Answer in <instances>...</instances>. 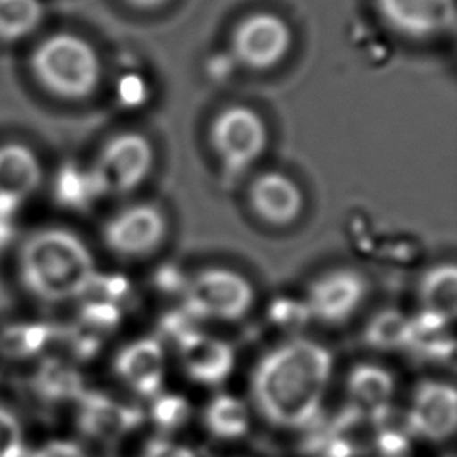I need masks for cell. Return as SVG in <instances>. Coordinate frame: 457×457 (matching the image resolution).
Wrapping results in <instances>:
<instances>
[{"instance_id":"52a82bcc","label":"cell","mask_w":457,"mask_h":457,"mask_svg":"<svg viewBox=\"0 0 457 457\" xmlns=\"http://www.w3.org/2000/svg\"><path fill=\"white\" fill-rule=\"evenodd\" d=\"M291 29L273 12H253L243 18L230 37V52L237 64L252 71L273 68L289 50Z\"/></svg>"},{"instance_id":"3957f363","label":"cell","mask_w":457,"mask_h":457,"mask_svg":"<svg viewBox=\"0 0 457 457\" xmlns=\"http://www.w3.org/2000/svg\"><path fill=\"white\" fill-rule=\"evenodd\" d=\"M29 66L37 84L62 100L87 98L102 75L96 50L71 32H55L41 39L30 52Z\"/></svg>"},{"instance_id":"d4e9b609","label":"cell","mask_w":457,"mask_h":457,"mask_svg":"<svg viewBox=\"0 0 457 457\" xmlns=\"http://www.w3.org/2000/svg\"><path fill=\"white\" fill-rule=\"evenodd\" d=\"M152 416L157 425L164 428H173L187 418V402L173 395L159 396L152 407Z\"/></svg>"},{"instance_id":"44dd1931","label":"cell","mask_w":457,"mask_h":457,"mask_svg":"<svg viewBox=\"0 0 457 457\" xmlns=\"http://www.w3.org/2000/svg\"><path fill=\"white\" fill-rule=\"evenodd\" d=\"M43 20L39 0H0V41L14 43L32 34Z\"/></svg>"},{"instance_id":"277c9868","label":"cell","mask_w":457,"mask_h":457,"mask_svg":"<svg viewBox=\"0 0 457 457\" xmlns=\"http://www.w3.org/2000/svg\"><path fill=\"white\" fill-rule=\"evenodd\" d=\"M154 166L152 143L137 132L111 137L87 171L95 196H121L139 187Z\"/></svg>"},{"instance_id":"603a6c76","label":"cell","mask_w":457,"mask_h":457,"mask_svg":"<svg viewBox=\"0 0 457 457\" xmlns=\"http://www.w3.org/2000/svg\"><path fill=\"white\" fill-rule=\"evenodd\" d=\"M57 195L62 202L71 204V205H80V204L87 202L91 196H95L87 171L80 173L75 168H66L59 175Z\"/></svg>"},{"instance_id":"e0dca14e","label":"cell","mask_w":457,"mask_h":457,"mask_svg":"<svg viewBox=\"0 0 457 457\" xmlns=\"http://www.w3.org/2000/svg\"><path fill=\"white\" fill-rule=\"evenodd\" d=\"M137 421V414L121 403L104 396H93L86 402L80 414L82 430L96 439L112 441L130 430Z\"/></svg>"},{"instance_id":"7402d4cb","label":"cell","mask_w":457,"mask_h":457,"mask_svg":"<svg viewBox=\"0 0 457 457\" xmlns=\"http://www.w3.org/2000/svg\"><path fill=\"white\" fill-rule=\"evenodd\" d=\"M48 330L43 325H16L0 336V352L7 357L32 355L45 346Z\"/></svg>"},{"instance_id":"2e32d148","label":"cell","mask_w":457,"mask_h":457,"mask_svg":"<svg viewBox=\"0 0 457 457\" xmlns=\"http://www.w3.org/2000/svg\"><path fill=\"white\" fill-rule=\"evenodd\" d=\"M346 391L353 409L373 420L389 407L395 395V378L382 366L359 364L348 373Z\"/></svg>"},{"instance_id":"f1b7e54d","label":"cell","mask_w":457,"mask_h":457,"mask_svg":"<svg viewBox=\"0 0 457 457\" xmlns=\"http://www.w3.org/2000/svg\"><path fill=\"white\" fill-rule=\"evenodd\" d=\"M125 2L137 9H154V7H159L161 4H164L166 0H125Z\"/></svg>"},{"instance_id":"9a60e30c","label":"cell","mask_w":457,"mask_h":457,"mask_svg":"<svg viewBox=\"0 0 457 457\" xmlns=\"http://www.w3.org/2000/svg\"><path fill=\"white\" fill-rule=\"evenodd\" d=\"M248 202L255 216L273 227L291 225L303 209L302 189L280 171L257 175L250 182Z\"/></svg>"},{"instance_id":"30bf717a","label":"cell","mask_w":457,"mask_h":457,"mask_svg":"<svg viewBox=\"0 0 457 457\" xmlns=\"http://www.w3.org/2000/svg\"><path fill=\"white\" fill-rule=\"evenodd\" d=\"M382 20L396 32L427 39L455 27V0H375Z\"/></svg>"},{"instance_id":"5bb4252c","label":"cell","mask_w":457,"mask_h":457,"mask_svg":"<svg viewBox=\"0 0 457 457\" xmlns=\"http://www.w3.org/2000/svg\"><path fill=\"white\" fill-rule=\"evenodd\" d=\"M43 171L36 154L21 143L0 145V218L11 220L39 187Z\"/></svg>"},{"instance_id":"7a4b0ae2","label":"cell","mask_w":457,"mask_h":457,"mask_svg":"<svg viewBox=\"0 0 457 457\" xmlns=\"http://www.w3.org/2000/svg\"><path fill=\"white\" fill-rule=\"evenodd\" d=\"M18 270L27 291L46 303L87 295L98 277L87 245L61 227L32 232L20 248Z\"/></svg>"},{"instance_id":"8fae6325","label":"cell","mask_w":457,"mask_h":457,"mask_svg":"<svg viewBox=\"0 0 457 457\" xmlns=\"http://www.w3.org/2000/svg\"><path fill=\"white\" fill-rule=\"evenodd\" d=\"M409 430L430 441L448 439L457 425V395L453 386L428 380L423 382L407 412Z\"/></svg>"},{"instance_id":"d6986e66","label":"cell","mask_w":457,"mask_h":457,"mask_svg":"<svg viewBox=\"0 0 457 457\" xmlns=\"http://www.w3.org/2000/svg\"><path fill=\"white\" fill-rule=\"evenodd\" d=\"M204 421L214 437L237 439L248 432L250 412L239 398L232 395H218L207 403Z\"/></svg>"},{"instance_id":"f546056e","label":"cell","mask_w":457,"mask_h":457,"mask_svg":"<svg viewBox=\"0 0 457 457\" xmlns=\"http://www.w3.org/2000/svg\"><path fill=\"white\" fill-rule=\"evenodd\" d=\"M7 221L9 220H4V218H0V246L9 239V227H7Z\"/></svg>"},{"instance_id":"83f0119b","label":"cell","mask_w":457,"mask_h":457,"mask_svg":"<svg viewBox=\"0 0 457 457\" xmlns=\"http://www.w3.org/2000/svg\"><path fill=\"white\" fill-rule=\"evenodd\" d=\"M120 93H121V96H123L125 102L134 104V102H139V100H141V96H143V93H145V87H143V82H141L137 77L130 75V77H127V79L121 82Z\"/></svg>"},{"instance_id":"8992f818","label":"cell","mask_w":457,"mask_h":457,"mask_svg":"<svg viewBox=\"0 0 457 457\" xmlns=\"http://www.w3.org/2000/svg\"><path fill=\"white\" fill-rule=\"evenodd\" d=\"M253 287L250 280L227 268H207L198 271L184 291L189 314L202 320L236 321L252 309Z\"/></svg>"},{"instance_id":"6da1fadb","label":"cell","mask_w":457,"mask_h":457,"mask_svg":"<svg viewBox=\"0 0 457 457\" xmlns=\"http://www.w3.org/2000/svg\"><path fill=\"white\" fill-rule=\"evenodd\" d=\"M330 352L311 339H291L270 350L252 373V396L261 414L278 427L311 423L323 403L330 375Z\"/></svg>"},{"instance_id":"5b68a950","label":"cell","mask_w":457,"mask_h":457,"mask_svg":"<svg viewBox=\"0 0 457 457\" xmlns=\"http://www.w3.org/2000/svg\"><path fill=\"white\" fill-rule=\"evenodd\" d=\"M209 141L223 173H245L266 150L268 129L262 118L246 105L221 109L209 129Z\"/></svg>"},{"instance_id":"7c38bea8","label":"cell","mask_w":457,"mask_h":457,"mask_svg":"<svg viewBox=\"0 0 457 457\" xmlns=\"http://www.w3.org/2000/svg\"><path fill=\"white\" fill-rule=\"evenodd\" d=\"M114 373L132 393L157 396L166 375L162 345L154 337H139L127 343L114 357Z\"/></svg>"},{"instance_id":"9c48e42d","label":"cell","mask_w":457,"mask_h":457,"mask_svg":"<svg viewBox=\"0 0 457 457\" xmlns=\"http://www.w3.org/2000/svg\"><path fill=\"white\" fill-rule=\"evenodd\" d=\"M368 293L366 278L353 270H334L311 282L303 309L325 325L350 320Z\"/></svg>"},{"instance_id":"ac0fdd59","label":"cell","mask_w":457,"mask_h":457,"mask_svg":"<svg viewBox=\"0 0 457 457\" xmlns=\"http://www.w3.org/2000/svg\"><path fill=\"white\" fill-rule=\"evenodd\" d=\"M421 312L453 321L457 312V270L453 264H439L427 271L420 282Z\"/></svg>"},{"instance_id":"cb8c5ba5","label":"cell","mask_w":457,"mask_h":457,"mask_svg":"<svg viewBox=\"0 0 457 457\" xmlns=\"http://www.w3.org/2000/svg\"><path fill=\"white\" fill-rule=\"evenodd\" d=\"M0 457H25L23 428L18 418L0 407Z\"/></svg>"},{"instance_id":"4fadbf2b","label":"cell","mask_w":457,"mask_h":457,"mask_svg":"<svg viewBox=\"0 0 457 457\" xmlns=\"http://www.w3.org/2000/svg\"><path fill=\"white\" fill-rule=\"evenodd\" d=\"M179 357L187 377L198 384H221L234 368V350L220 337L186 330L179 334Z\"/></svg>"},{"instance_id":"ffe728a7","label":"cell","mask_w":457,"mask_h":457,"mask_svg":"<svg viewBox=\"0 0 457 457\" xmlns=\"http://www.w3.org/2000/svg\"><path fill=\"white\" fill-rule=\"evenodd\" d=\"M364 341L377 350L409 348L412 341V318L396 309H384L368 321Z\"/></svg>"},{"instance_id":"484cf974","label":"cell","mask_w":457,"mask_h":457,"mask_svg":"<svg viewBox=\"0 0 457 457\" xmlns=\"http://www.w3.org/2000/svg\"><path fill=\"white\" fill-rule=\"evenodd\" d=\"M30 457H87L86 452L71 441H50L39 446Z\"/></svg>"},{"instance_id":"4316f807","label":"cell","mask_w":457,"mask_h":457,"mask_svg":"<svg viewBox=\"0 0 457 457\" xmlns=\"http://www.w3.org/2000/svg\"><path fill=\"white\" fill-rule=\"evenodd\" d=\"M141 457H196V453L184 445L170 441H154L145 448Z\"/></svg>"},{"instance_id":"ba28073f","label":"cell","mask_w":457,"mask_h":457,"mask_svg":"<svg viewBox=\"0 0 457 457\" xmlns=\"http://www.w3.org/2000/svg\"><path fill=\"white\" fill-rule=\"evenodd\" d=\"M166 218L152 204L129 205L112 214L102 230L105 246L125 259L154 253L166 237Z\"/></svg>"}]
</instances>
